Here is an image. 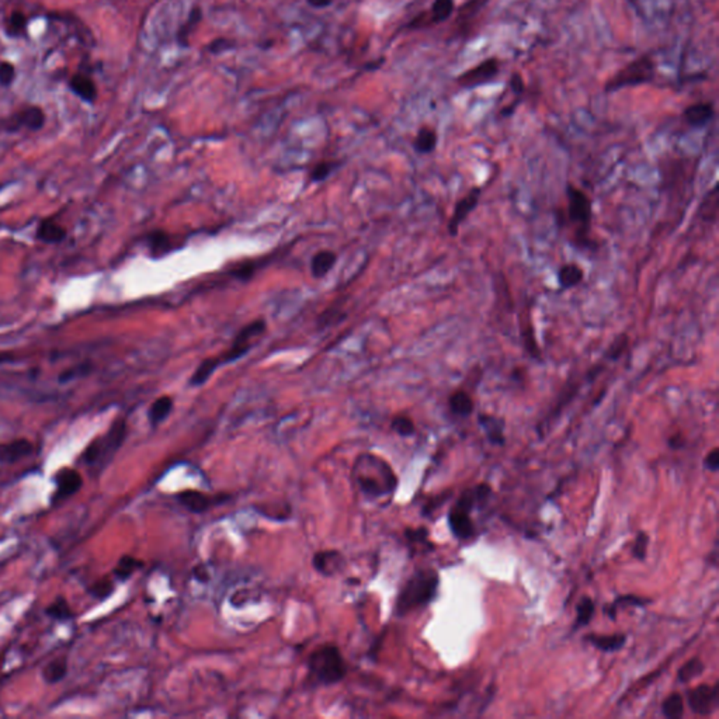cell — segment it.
<instances>
[{
    "label": "cell",
    "mask_w": 719,
    "mask_h": 719,
    "mask_svg": "<svg viewBox=\"0 0 719 719\" xmlns=\"http://www.w3.org/2000/svg\"><path fill=\"white\" fill-rule=\"evenodd\" d=\"M449 523H450V528L453 531V534L460 538V539H465V538H470L472 535V531H474V524L470 518V511L460 507V506H456L451 513H450V517H449Z\"/></svg>",
    "instance_id": "2e32d148"
},
{
    "label": "cell",
    "mask_w": 719,
    "mask_h": 719,
    "mask_svg": "<svg viewBox=\"0 0 719 719\" xmlns=\"http://www.w3.org/2000/svg\"><path fill=\"white\" fill-rule=\"evenodd\" d=\"M704 671V663L698 658L690 659L687 663H684L678 670V680L681 683H688L698 677Z\"/></svg>",
    "instance_id": "d590c367"
},
{
    "label": "cell",
    "mask_w": 719,
    "mask_h": 719,
    "mask_svg": "<svg viewBox=\"0 0 719 719\" xmlns=\"http://www.w3.org/2000/svg\"><path fill=\"white\" fill-rule=\"evenodd\" d=\"M177 500L191 513H204L212 504L211 498L197 491H186L177 495Z\"/></svg>",
    "instance_id": "ac0fdd59"
},
{
    "label": "cell",
    "mask_w": 719,
    "mask_h": 719,
    "mask_svg": "<svg viewBox=\"0 0 719 719\" xmlns=\"http://www.w3.org/2000/svg\"><path fill=\"white\" fill-rule=\"evenodd\" d=\"M66 673H68V662L65 658H59V659L50 662L44 667L43 677L48 684H55V683L62 681L66 677Z\"/></svg>",
    "instance_id": "f1b7e54d"
},
{
    "label": "cell",
    "mask_w": 719,
    "mask_h": 719,
    "mask_svg": "<svg viewBox=\"0 0 719 719\" xmlns=\"http://www.w3.org/2000/svg\"><path fill=\"white\" fill-rule=\"evenodd\" d=\"M499 73V62L496 58H489L481 62L478 66L458 76V83L464 87H475L485 85L496 78Z\"/></svg>",
    "instance_id": "30bf717a"
},
{
    "label": "cell",
    "mask_w": 719,
    "mask_h": 719,
    "mask_svg": "<svg viewBox=\"0 0 719 719\" xmlns=\"http://www.w3.org/2000/svg\"><path fill=\"white\" fill-rule=\"evenodd\" d=\"M346 671L344 659L333 645L321 646L310 656V673L321 684H336L344 678Z\"/></svg>",
    "instance_id": "3957f363"
},
{
    "label": "cell",
    "mask_w": 719,
    "mask_h": 719,
    "mask_svg": "<svg viewBox=\"0 0 719 719\" xmlns=\"http://www.w3.org/2000/svg\"><path fill=\"white\" fill-rule=\"evenodd\" d=\"M670 446H671L673 449H680V447L683 446V440H681L680 437H671V440H670Z\"/></svg>",
    "instance_id": "f5cc1de1"
},
{
    "label": "cell",
    "mask_w": 719,
    "mask_h": 719,
    "mask_svg": "<svg viewBox=\"0 0 719 719\" xmlns=\"http://www.w3.org/2000/svg\"><path fill=\"white\" fill-rule=\"evenodd\" d=\"M511 86H513L514 92H518V93H521V92H523V89H524V83H523V79H521V76H520V75H516V73L513 75Z\"/></svg>",
    "instance_id": "816d5d0a"
},
{
    "label": "cell",
    "mask_w": 719,
    "mask_h": 719,
    "mask_svg": "<svg viewBox=\"0 0 719 719\" xmlns=\"http://www.w3.org/2000/svg\"><path fill=\"white\" fill-rule=\"evenodd\" d=\"M55 482H57L55 500L61 502V500H65V499L71 498L72 495H75L82 488L83 479H82V475L79 472H76L75 470H62L58 472Z\"/></svg>",
    "instance_id": "7c38bea8"
},
{
    "label": "cell",
    "mask_w": 719,
    "mask_h": 719,
    "mask_svg": "<svg viewBox=\"0 0 719 719\" xmlns=\"http://www.w3.org/2000/svg\"><path fill=\"white\" fill-rule=\"evenodd\" d=\"M335 263H336V254L333 252L322 250V252L317 253L311 261L312 275L317 278L326 275L332 270Z\"/></svg>",
    "instance_id": "cb8c5ba5"
},
{
    "label": "cell",
    "mask_w": 719,
    "mask_h": 719,
    "mask_svg": "<svg viewBox=\"0 0 719 719\" xmlns=\"http://www.w3.org/2000/svg\"><path fill=\"white\" fill-rule=\"evenodd\" d=\"M585 278V271L576 263H566L558 271V281L563 290L579 285Z\"/></svg>",
    "instance_id": "d6986e66"
},
{
    "label": "cell",
    "mask_w": 719,
    "mask_h": 719,
    "mask_svg": "<svg viewBox=\"0 0 719 719\" xmlns=\"http://www.w3.org/2000/svg\"><path fill=\"white\" fill-rule=\"evenodd\" d=\"M172 409H173V400L170 396H162V398L157 399L148 412L151 424L158 426L159 423H162L170 414Z\"/></svg>",
    "instance_id": "4316f807"
},
{
    "label": "cell",
    "mask_w": 719,
    "mask_h": 719,
    "mask_svg": "<svg viewBox=\"0 0 719 719\" xmlns=\"http://www.w3.org/2000/svg\"><path fill=\"white\" fill-rule=\"evenodd\" d=\"M353 478L360 491L370 498H381L392 493L396 488V477L382 458L372 454H363L353 468Z\"/></svg>",
    "instance_id": "6da1fadb"
},
{
    "label": "cell",
    "mask_w": 719,
    "mask_h": 719,
    "mask_svg": "<svg viewBox=\"0 0 719 719\" xmlns=\"http://www.w3.org/2000/svg\"><path fill=\"white\" fill-rule=\"evenodd\" d=\"M454 12V0H435L431 8V23H443Z\"/></svg>",
    "instance_id": "836d02e7"
},
{
    "label": "cell",
    "mask_w": 719,
    "mask_h": 719,
    "mask_svg": "<svg viewBox=\"0 0 719 719\" xmlns=\"http://www.w3.org/2000/svg\"><path fill=\"white\" fill-rule=\"evenodd\" d=\"M114 590V586L112 583L108 581V579H103L101 582H97L92 589H90V593L93 595V597L101 600V599H106L111 595V592Z\"/></svg>",
    "instance_id": "7bdbcfd3"
},
{
    "label": "cell",
    "mask_w": 719,
    "mask_h": 719,
    "mask_svg": "<svg viewBox=\"0 0 719 719\" xmlns=\"http://www.w3.org/2000/svg\"><path fill=\"white\" fill-rule=\"evenodd\" d=\"M713 117V107L711 103H697L685 108L684 118L692 126H702Z\"/></svg>",
    "instance_id": "ffe728a7"
},
{
    "label": "cell",
    "mask_w": 719,
    "mask_h": 719,
    "mask_svg": "<svg viewBox=\"0 0 719 719\" xmlns=\"http://www.w3.org/2000/svg\"><path fill=\"white\" fill-rule=\"evenodd\" d=\"M34 451V446L27 439H17L5 444H0V463L15 464Z\"/></svg>",
    "instance_id": "4fadbf2b"
},
{
    "label": "cell",
    "mask_w": 719,
    "mask_h": 719,
    "mask_svg": "<svg viewBox=\"0 0 719 719\" xmlns=\"http://www.w3.org/2000/svg\"><path fill=\"white\" fill-rule=\"evenodd\" d=\"M343 562V555L339 551H321L314 556L315 569L325 576H331L340 570Z\"/></svg>",
    "instance_id": "e0dca14e"
},
{
    "label": "cell",
    "mask_w": 719,
    "mask_h": 719,
    "mask_svg": "<svg viewBox=\"0 0 719 719\" xmlns=\"http://www.w3.org/2000/svg\"><path fill=\"white\" fill-rule=\"evenodd\" d=\"M406 534H407L410 541H424L426 537H427V531L424 528H420V530H416V531L409 530Z\"/></svg>",
    "instance_id": "c3c4849f"
},
{
    "label": "cell",
    "mask_w": 719,
    "mask_h": 719,
    "mask_svg": "<svg viewBox=\"0 0 719 719\" xmlns=\"http://www.w3.org/2000/svg\"><path fill=\"white\" fill-rule=\"evenodd\" d=\"M307 2L314 9H325L332 5V0H307Z\"/></svg>",
    "instance_id": "f907efd6"
},
{
    "label": "cell",
    "mask_w": 719,
    "mask_h": 719,
    "mask_svg": "<svg viewBox=\"0 0 719 719\" xmlns=\"http://www.w3.org/2000/svg\"><path fill=\"white\" fill-rule=\"evenodd\" d=\"M662 711L664 713L666 718H670V719H677V718H681L683 713H684V702H683V697L678 694V692H673L670 694L663 705H662Z\"/></svg>",
    "instance_id": "d6a6232c"
},
{
    "label": "cell",
    "mask_w": 719,
    "mask_h": 719,
    "mask_svg": "<svg viewBox=\"0 0 719 719\" xmlns=\"http://www.w3.org/2000/svg\"><path fill=\"white\" fill-rule=\"evenodd\" d=\"M439 588V576L435 570H419L400 590L396 602V614L406 616L416 609L427 606L435 599Z\"/></svg>",
    "instance_id": "7a4b0ae2"
},
{
    "label": "cell",
    "mask_w": 719,
    "mask_h": 719,
    "mask_svg": "<svg viewBox=\"0 0 719 719\" xmlns=\"http://www.w3.org/2000/svg\"><path fill=\"white\" fill-rule=\"evenodd\" d=\"M450 409L454 414L457 416H463V417H467L470 416L472 412H474V400L471 398V395L463 389H458L451 396H450Z\"/></svg>",
    "instance_id": "603a6c76"
},
{
    "label": "cell",
    "mask_w": 719,
    "mask_h": 719,
    "mask_svg": "<svg viewBox=\"0 0 719 719\" xmlns=\"http://www.w3.org/2000/svg\"><path fill=\"white\" fill-rule=\"evenodd\" d=\"M648 544H649V538L645 532H639L638 537H637V541L632 546V553L635 558H638L639 560H644L645 556H646V548H648Z\"/></svg>",
    "instance_id": "ee69618b"
},
{
    "label": "cell",
    "mask_w": 719,
    "mask_h": 719,
    "mask_svg": "<svg viewBox=\"0 0 719 719\" xmlns=\"http://www.w3.org/2000/svg\"><path fill=\"white\" fill-rule=\"evenodd\" d=\"M586 641H589L590 644H593L596 648H599L600 651L603 652H616V651H620L625 641H627V637L623 635V634H616V635H590L586 638Z\"/></svg>",
    "instance_id": "7402d4cb"
},
{
    "label": "cell",
    "mask_w": 719,
    "mask_h": 719,
    "mask_svg": "<svg viewBox=\"0 0 719 719\" xmlns=\"http://www.w3.org/2000/svg\"><path fill=\"white\" fill-rule=\"evenodd\" d=\"M392 428L402 437H409L414 433V423L407 416H396L392 420Z\"/></svg>",
    "instance_id": "f35d334b"
},
{
    "label": "cell",
    "mask_w": 719,
    "mask_h": 719,
    "mask_svg": "<svg viewBox=\"0 0 719 719\" xmlns=\"http://www.w3.org/2000/svg\"><path fill=\"white\" fill-rule=\"evenodd\" d=\"M125 433H126V423H125V420H117L111 426L110 431L104 437L93 442L87 447V450L85 453V463L86 464H94L100 458H104L107 456H112V453H115L121 447V444H122V442L125 439Z\"/></svg>",
    "instance_id": "8992f818"
},
{
    "label": "cell",
    "mask_w": 719,
    "mask_h": 719,
    "mask_svg": "<svg viewBox=\"0 0 719 719\" xmlns=\"http://www.w3.org/2000/svg\"><path fill=\"white\" fill-rule=\"evenodd\" d=\"M69 89L75 93L80 100L93 104L97 99V86L94 80L86 73H75L69 79Z\"/></svg>",
    "instance_id": "9a60e30c"
},
{
    "label": "cell",
    "mask_w": 719,
    "mask_h": 719,
    "mask_svg": "<svg viewBox=\"0 0 719 719\" xmlns=\"http://www.w3.org/2000/svg\"><path fill=\"white\" fill-rule=\"evenodd\" d=\"M47 616L54 618V620H58V621H65V620H71L73 617V613L71 611V607L68 604V602L64 599V597H58L55 599L50 606L48 609L45 610Z\"/></svg>",
    "instance_id": "e575fe53"
},
{
    "label": "cell",
    "mask_w": 719,
    "mask_h": 719,
    "mask_svg": "<svg viewBox=\"0 0 719 719\" xmlns=\"http://www.w3.org/2000/svg\"><path fill=\"white\" fill-rule=\"evenodd\" d=\"M567 212L569 219L581 226V242H588V231L592 221V201L585 191L574 186H567Z\"/></svg>",
    "instance_id": "5b68a950"
},
{
    "label": "cell",
    "mask_w": 719,
    "mask_h": 719,
    "mask_svg": "<svg viewBox=\"0 0 719 719\" xmlns=\"http://www.w3.org/2000/svg\"><path fill=\"white\" fill-rule=\"evenodd\" d=\"M481 193H482V189L481 187H474L468 194H465L457 204H456V208H454V212L450 218V222H449V233L451 236H456L458 233V229H460V225L465 221V218L475 210V207L478 205L479 203V198H481Z\"/></svg>",
    "instance_id": "8fae6325"
},
{
    "label": "cell",
    "mask_w": 719,
    "mask_h": 719,
    "mask_svg": "<svg viewBox=\"0 0 719 719\" xmlns=\"http://www.w3.org/2000/svg\"><path fill=\"white\" fill-rule=\"evenodd\" d=\"M66 229L55 219L45 218L43 219L36 229V239L45 245H57L65 240Z\"/></svg>",
    "instance_id": "5bb4252c"
},
{
    "label": "cell",
    "mask_w": 719,
    "mask_h": 719,
    "mask_svg": "<svg viewBox=\"0 0 719 719\" xmlns=\"http://www.w3.org/2000/svg\"><path fill=\"white\" fill-rule=\"evenodd\" d=\"M649 602H651L649 599H642V597H638V596H623V597L617 599V600L613 603V606L607 610V613H609L610 618H611V620H614V618H616L614 609H616L618 604H635V606H641V607H642L644 604H646V603H649Z\"/></svg>",
    "instance_id": "b9f144b4"
},
{
    "label": "cell",
    "mask_w": 719,
    "mask_h": 719,
    "mask_svg": "<svg viewBox=\"0 0 719 719\" xmlns=\"http://www.w3.org/2000/svg\"><path fill=\"white\" fill-rule=\"evenodd\" d=\"M576 625H574V628H578L581 625H588L595 614V603L592 599L589 597H583L581 600V603L578 604V609H576Z\"/></svg>",
    "instance_id": "8d00e7d4"
},
{
    "label": "cell",
    "mask_w": 719,
    "mask_h": 719,
    "mask_svg": "<svg viewBox=\"0 0 719 719\" xmlns=\"http://www.w3.org/2000/svg\"><path fill=\"white\" fill-rule=\"evenodd\" d=\"M92 370H93V365L86 361V363H82V364H79L76 367H71V368H66L65 371H62L59 374V377H58V381L61 384H66V382H71V381H73V379H76L79 377L89 375L92 372Z\"/></svg>",
    "instance_id": "74e56055"
},
{
    "label": "cell",
    "mask_w": 719,
    "mask_h": 719,
    "mask_svg": "<svg viewBox=\"0 0 719 719\" xmlns=\"http://www.w3.org/2000/svg\"><path fill=\"white\" fill-rule=\"evenodd\" d=\"M705 467L712 471V472H716L718 468H719V450L718 449H713L706 457H705V461H704Z\"/></svg>",
    "instance_id": "7dc6e473"
},
{
    "label": "cell",
    "mask_w": 719,
    "mask_h": 719,
    "mask_svg": "<svg viewBox=\"0 0 719 719\" xmlns=\"http://www.w3.org/2000/svg\"><path fill=\"white\" fill-rule=\"evenodd\" d=\"M264 331H266L264 321H254V322L246 325L238 333V336L233 339L232 347L221 357V363H232V361L240 358L242 356H245L250 350L253 340L257 336H260Z\"/></svg>",
    "instance_id": "ba28073f"
},
{
    "label": "cell",
    "mask_w": 719,
    "mask_h": 719,
    "mask_svg": "<svg viewBox=\"0 0 719 719\" xmlns=\"http://www.w3.org/2000/svg\"><path fill=\"white\" fill-rule=\"evenodd\" d=\"M203 19V12L201 9L197 6V8H193L189 17H187V22H184V24L180 27V30L177 31V43L182 45V47H189V38L190 36L193 34L194 29L197 27V24L201 22Z\"/></svg>",
    "instance_id": "83f0119b"
},
{
    "label": "cell",
    "mask_w": 719,
    "mask_h": 719,
    "mask_svg": "<svg viewBox=\"0 0 719 719\" xmlns=\"http://www.w3.org/2000/svg\"><path fill=\"white\" fill-rule=\"evenodd\" d=\"M628 343H630L628 336H627V335H621V336H620V337H618V339H617V340L610 346V349L607 350V353H606L607 358H609V360H617V358H620V357L623 356V353L627 350Z\"/></svg>",
    "instance_id": "60d3db41"
},
{
    "label": "cell",
    "mask_w": 719,
    "mask_h": 719,
    "mask_svg": "<svg viewBox=\"0 0 719 719\" xmlns=\"http://www.w3.org/2000/svg\"><path fill=\"white\" fill-rule=\"evenodd\" d=\"M140 566H142V560L135 559L133 556L125 555V556H122V558L118 560V563H117V566L114 567V572H112V573L115 574V576H117L119 581H126V579L131 576V574H132L138 567H140Z\"/></svg>",
    "instance_id": "1f68e13d"
},
{
    "label": "cell",
    "mask_w": 719,
    "mask_h": 719,
    "mask_svg": "<svg viewBox=\"0 0 719 719\" xmlns=\"http://www.w3.org/2000/svg\"><path fill=\"white\" fill-rule=\"evenodd\" d=\"M45 125V112L38 106L24 107L8 117L0 118V132H19L22 129L40 131Z\"/></svg>",
    "instance_id": "52a82bcc"
},
{
    "label": "cell",
    "mask_w": 719,
    "mask_h": 719,
    "mask_svg": "<svg viewBox=\"0 0 719 719\" xmlns=\"http://www.w3.org/2000/svg\"><path fill=\"white\" fill-rule=\"evenodd\" d=\"M16 79V66L12 62H0V86L9 87Z\"/></svg>",
    "instance_id": "ab89813d"
},
{
    "label": "cell",
    "mask_w": 719,
    "mask_h": 719,
    "mask_svg": "<svg viewBox=\"0 0 719 719\" xmlns=\"http://www.w3.org/2000/svg\"><path fill=\"white\" fill-rule=\"evenodd\" d=\"M436 145H437V133L435 129L424 126L417 132V136L414 139V150L419 154L433 152L436 150Z\"/></svg>",
    "instance_id": "484cf974"
},
{
    "label": "cell",
    "mask_w": 719,
    "mask_h": 719,
    "mask_svg": "<svg viewBox=\"0 0 719 719\" xmlns=\"http://www.w3.org/2000/svg\"><path fill=\"white\" fill-rule=\"evenodd\" d=\"M194 576H196V578H197V581H200V582H207V581L210 579V574H208V572L205 570V567H204L203 565H200V566H197V567L194 569Z\"/></svg>",
    "instance_id": "681fc988"
},
{
    "label": "cell",
    "mask_w": 719,
    "mask_h": 719,
    "mask_svg": "<svg viewBox=\"0 0 719 719\" xmlns=\"http://www.w3.org/2000/svg\"><path fill=\"white\" fill-rule=\"evenodd\" d=\"M656 65L651 57H641L628 64L606 85V92H616L623 87L648 83L653 79Z\"/></svg>",
    "instance_id": "277c9868"
},
{
    "label": "cell",
    "mask_w": 719,
    "mask_h": 719,
    "mask_svg": "<svg viewBox=\"0 0 719 719\" xmlns=\"http://www.w3.org/2000/svg\"><path fill=\"white\" fill-rule=\"evenodd\" d=\"M687 701L692 712L702 716L711 715L718 706V684H701L692 688L687 695Z\"/></svg>",
    "instance_id": "9c48e42d"
},
{
    "label": "cell",
    "mask_w": 719,
    "mask_h": 719,
    "mask_svg": "<svg viewBox=\"0 0 719 719\" xmlns=\"http://www.w3.org/2000/svg\"><path fill=\"white\" fill-rule=\"evenodd\" d=\"M233 43L231 40H226V38H218L215 41H212L210 44V51L212 54H219V52H224L226 50H231L233 45Z\"/></svg>",
    "instance_id": "bcb514c9"
},
{
    "label": "cell",
    "mask_w": 719,
    "mask_h": 719,
    "mask_svg": "<svg viewBox=\"0 0 719 719\" xmlns=\"http://www.w3.org/2000/svg\"><path fill=\"white\" fill-rule=\"evenodd\" d=\"M29 19L24 13L16 10L5 20V31L9 37H20L27 33Z\"/></svg>",
    "instance_id": "f546056e"
},
{
    "label": "cell",
    "mask_w": 719,
    "mask_h": 719,
    "mask_svg": "<svg viewBox=\"0 0 719 719\" xmlns=\"http://www.w3.org/2000/svg\"><path fill=\"white\" fill-rule=\"evenodd\" d=\"M333 172V164L331 162H322L314 168L311 172V177L314 182H322L325 180L331 173Z\"/></svg>",
    "instance_id": "f6af8a7d"
},
{
    "label": "cell",
    "mask_w": 719,
    "mask_h": 719,
    "mask_svg": "<svg viewBox=\"0 0 719 719\" xmlns=\"http://www.w3.org/2000/svg\"><path fill=\"white\" fill-rule=\"evenodd\" d=\"M479 423L485 428L486 436L491 440V443H493V444H503L504 443L503 421L502 420H498L496 417H492V416H488V414H481L479 416Z\"/></svg>",
    "instance_id": "d4e9b609"
},
{
    "label": "cell",
    "mask_w": 719,
    "mask_h": 719,
    "mask_svg": "<svg viewBox=\"0 0 719 719\" xmlns=\"http://www.w3.org/2000/svg\"><path fill=\"white\" fill-rule=\"evenodd\" d=\"M147 245L154 257L166 254L173 247V240L165 231H154L147 236Z\"/></svg>",
    "instance_id": "44dd1931"
},
{
    "label": "cell",
    "mask_w": 719,
    "mask_h": 719,
    "mask_svg": "<svg viewBox=\"0 0 719 719\" xmlns=\"http://www.w3.org/2000/svg\"><path fill=\"white\" fill-rule=\"evenodd\" d=\"M219 364H222L219 357L204 360V361L200 364V367L196 370V372L191 375L190 385H193V386H200V385H203L204 382H207V381H208V378L214 374V371L219 367Z\"/></svg>",
    "instance_id": "4dcf8cb0"
}]
</instances>
